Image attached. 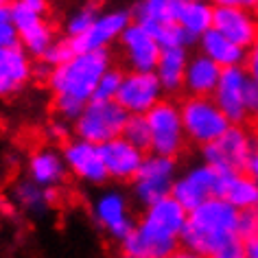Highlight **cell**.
I'll return each instance as SVG.
<instances>
[{
    "mask_svg": "<svg viewBox=\"0 0 258 258\" xmlns=\"http://www.w3.org/2000/svg\"><path fill=\"white\" fill-rule=\"evenodd\" d=\"M188 210L173 197L147 206L136 228L120 243L122 254L138 258H169L182 243Z\"/></svg>",
    "mask_w": 258,
    "mask_h": 258,
    "instance_id": "obj_1",
    "label": "cell"
},
{
    "mask_svg": "<svg viewBox=\"0 0 258 258\" xmlns=\"http://www.w3.org/2000/svg\"><path fill=\"white\" fill-rule=\"evenodd\" d=\"M241 212L221 197H212L188 212L182 243L202 258H212L225 245L241 238Z\"/></svg>",
    "mask_w": 258,
    "mask_h": 258,
    "instance_id": "obj_2",
    "label": "cell"
},
{
    "mask_svg": "<svg viewBox=\"0 0 258 258\" xmlns=\"http://www.w3.org/2000/svg\"><path fill=\"white\" fill-rule=\"evenodd\" d=\"M112 68L109 50H92V53H77L63 66L50 70L46 81L53 96H66L88 105L94 99V90L101 77Z\"/></svg>",
    "mask_w": 258,
    "mask_h": 258,
    "instance_id": "obj_3",
    "label": "cell"
},
{
    "mask_svg": "<svg viewBox=\"0 0 258 258\" xmlns=\"http://www.w3.org/2000/svg\"><path fill=\"white\" fill-rule=\"evenodd\" d=\"M258 138L245 125H232L221 138L202 149L204 162L223 175L245 173Z\"/></svg>",
    "mask_w": 258,
    "mask_h": 258,
    "instance_id": "obj_4",
    "label": "cell"
},
{
    "mask_svg": "<svg viewBox=\"0 0 258 258\" xmlns=\"http://www.w3.org/2000/svg\"><path fill=\"white\" fill-rule=\"evenodd\" d=\"M179 112H182L186 140L199 145L202 149L221 138L232 127V122L225 118L212 96H186L184 101H179Z\"/></svg>",
    "mask_w": 258,
    "mask_h": 258,
    "instance_id": "obj_5",
    "label": "cell"
},
{
    "mask_svg": "<svg viewBox=\"0 0 258 258\" xmlns=\"http://www.w3.org/2000/svg\"><path fill=\"white\" fill-rule=\"evenodd\" d=\"M127 118L129 114L116 101H90L81 116L73 122V132L75 138L103 147L122 136Z\"/></svg>",
    "mask_w": 258,
    "mask_h": 258,
    "instance_id": "obj_6",
    "label": "cell"
},
{
    "mask_svg": "<svg viewBox=\"0 0 258 258\" xmlns=\"http://www.w3.org/2000/svg\"><path fill=\"white\" fill-rule=\"evenodd\" d=\"M151 127V147L149 153L164 158H175L186 147V132L182 122L179 103L173 99H162L156 107L147 114Z\"/></svg>",
    "mask_w": 258,
    "mask_h": 258,
    "instance_id": "obj_7",
    "label": "cell"
},
{
    "mask_svg": "<svg viewBox=\"0 0 258 258\" xmlns=\"http://www.w3.org/2000/svg\"><path fill=\"white\" fill-rule=\"evenodd\" d=\"M177 175L179 173H177L175 158L147 153L138 175L132 182V195L143 208H147V206L156 204L160 199L171 197Z\"/></svg>",
    "mask_w": 258,
    "mask_h": 258,
    "instance_id": "obj_8",
    "label": "cell"
},
{
    "mask_svg": "<svg viewBox=\"0 0 258 258\" xmlns=\"http://www.w3.org/2000/svg\"><path fill=\"white\" fill-rule=\"evenodd\" d=\"M92 219L99 228L116 243H122L136 228V219L132 215V206L122 190L109 188L94 197Z\"/></svg>",
    "mask_w": 258,
    "mask_h": 258,
    "instance_id": "obj_9",
    "label": "cell"
},
{
    "mask_svg": "<svg viewBox=\"0 0 258 258\" xmlns=\"http://www.w3.org/2000/svg\"><path fill=\"white\" fill-rule=\"evenodd\" d=\"M221 182H223V173L215 171L206 162L192 164L190 169H186L184 173L177 175L171 197L182 204V208L190 212L197 206L206 204L208 199L221 195Z\"/></svg>",
    "mask_w": 258,
    "mask_h": 258,
    "instance_id": "obj_10",
    "label": "cell"
},
{
    "mask_svg": "<svg viewBox=\"0 0 258 258\" xmlns=\"http://www.w3.org/2000/svg\"><path fill=\"white\" fill-rule=\"evenodd\" d=\"M61 156L66 160L68 173L83 184L103 186L109 179L105 160H103V151L99 145L88 143V140H81V138H70L61 147Z\"/></svg>",
    "mask_w": 258,
    "mask_h": 258,
    "instance_id": "obj_11",
    "label": "cell"
},
{
    "mask_svg": "<svg viewBox=\"0 0 258 258\" xmlns=\"http://www.w3.org/2000/svg\"><path fill=\"white\" fill-rule=\"evenodd\" d=\"M162 99L164 90L160 86L156 73H129L127 70L116 103L129 116H147Z\"/></svg>",
    "mask_w": 258,
    "mask_h": 258,
    "instance_id": "obj_12",
    "label": "cell"
},
{
    "mask_svg": "<svg viewBox=\"0 0 258 258\" xmlns=\"http://www.w3.org/2000/svg\"><path fill=\"white\" fill-rule=\"evenodd\" d=\"M247 83H249V75L243 66L225 68L221 73L215 94H212L219 109L225 114V118L232 125H245L251 116V109L247 105Z\"/></svg>",
    "mask_w": 258,
    "mask_h": 258,
    "instance_id": "obj_13",
    "label": "cell"
},
{
    "mask_svg": "<svg viewBox=\"0 0 258 258\" xmlns=\"http://www.w3.org/2000/svg\"><path fill=\"white\" fill-rule=\"evenodd\" d=\"M134 22L127 9H107L96 16L94 24L86 33L70 40L75 53H92V50H107L114 42H118L127 27Z\"/></svg>",
    "mask_w": 258,
    "mask_h": 258,
    "instance_id": "obj_14",
    "label": "cell"
},
{
    "mask_svg": "<svg viewBox=\"0 0 258 258\" xmlns=\"http://www.w3.org/2000/svg\"><path fill=\"white\" fill-rule=\"evenodd\" d=\"M11 22L16 27L18 40H20V46L27 50L31 57H37L42 59L46 55V50L50 48L57 37L53 27L46 22V18L42 14H35L29 7H24L20 0H16L11 5Z\"/></svg>",
    "mask_w": 258,
    "mask_h": 258,
    "instance_id": "obj_15",
    "label": "cell"
},
{
    "mask_svg": "<svg viewBox=\"0 0 258 258\" xmlns=\"http://www.w3.org/2000/svg\"><path fill=\"white\" fill-rule=\"evenodd\" d=\"M118 46L129 73H153L160 55H162V46L158 44V40L136 22L127 27V31L118 40Z\"/></svg>",
    "mask_w": 258,
    "mask_h": 258,
    "instance_id": "obj_16",
    "label": "cell"
},
{
    "mask_svg": "<svg viewBox=\"0 0 258 258\" xmlns=\"http://www.w3.org/2000/svg\"><path fill=\"white\" fill-rule=\"evenodd\" d=\"M35 77V63L22 46L0 48V96L9 99L31 83Z\"/></svg>",
    "mask_w": 258,
    "mask_h": 258,
    "instance_id": "obj_17",
    "label": "cell"
},
{
    "mask_svg": "<svg viewBox=\"0 0 258 258\" xmlns=\"http://www.w3.org/2000/svg\"><path fill=\"white\" fill-rule=\"evenodd\" d=\"M212 29L247 50L258 40V14L234 7H215Z\"/></svg>",
    "mask_w": 258,
    "mask_h": 258,
    "instance_id": "obj_18",
    "label": "cell"
},
{
    "mask_svg": "<svg viewBox=\"0 0 258 258\" xmlns=\"http://www.w3.org/2000/svg\"><path fill=\"white\" fill-rule=\"evenodd\" d=\"M27 177L42 188H59L68 177V166L61 156V149L44 145L31 151L27 160Z\"/></svg>",
    "mask_w": 258,
    "mask_h": 258,
    "instance_id": "obj_19",
    "label": "cell"
},
{
    "mask_svg": "<svg viewBox=\"0 0 258 258\" xmlns=\"http://www.w3.org/2000/svg\"><path fill=\"white\" fill-rule=\"evenodd\" d=\"M103 160H105V169L109 179H116V182H134V177L138 175L140 166H143L147 151L134 147L129 140L125 138H114L112 143L103 145Z\"/></svg>",
    "mask_w": 258,
    "mask_h": 258,
    "instance_id": "obj_20",
    "label": "cell"
},
{
    "mask_svg": "<svg viewBox=\"0 0 258 258\" xmlns=\"http://www.w3.org/2000/svg\"><path fill=\"white\" fill-rule=\"evenodd\" d=\"M221 73L223 68H219L215 61L202 55L199 50L192 53L184 77L186 96H212L219 86V79H221Z\"/></svg>",
    "mask_w": 258,
    "mask_h": 258,
    "instance_id": "obj_21",
    "label": "cell"
},
{
    "mask_svg": "<svg viewBox=\"0 0 258 258\" xmlns=\"http://www.w3.org/2000/svg\"><path fill=\"white\" fill-rule=\"evenodd\" d=\"M199 53L206 55L208 59H212L219 68H238L245 66V57H247V50L241 48L238 44L230 42L225 35L217 33L215 29H210L206 35L199 37Z\"/></svg>",
    "mask_w": 258,
    "mask_h": 258,
    "instance_id": "obj_22",
    "label": "cell"
},
{
    "mask_svg": "<svg viewBox=\"0 0 258 258\" xmlns=\"http://www.w3.org/2000/svg\"><path fill=\"white\" fill-rule=\"evenodd\" d=\"M190 53L188 48H164L156 66V77L162 86L164 94H175L184 90L186 66H188Z\"/></svg>",
    "mask_w": 258,
    "mask_h": 258,
    "instance_id": "obj_23",
    "label": "cell"
},
{
    "mask_svg": "<svg viewBox=\"0 0 258 258\" xmlns=\"http://www.w3.org/2000/svg\"><path fill=\"white\" fill-rule=\"evenodd\" d=\"M219 197L234 206L238 212H258V182L247 173L223 175Z\"/></svg>",
    "mask_w": 258,
    "mask_h": 258,
    "instance_id": "obj_24",
    "label": "cell"
},
{
    "mask_svg": "<svg viewBox=\"0 0 258 258\" xmlns=\"http://www.w3.org/2000/svg\"><path fill=\"white\" fill-rule=\"evenodd\" d=\"M14 199L24 212L29 215H44L59 202V190L55 188H42L31 179H20L14 188Z\"/></svg>",
    "mask_w": 258,
    "mask_h": 258,
    "instance_id": "obj_25",
    "label": "cell"
},
{
    "mask_svg": "<svg viewBox=\"0 0 258 258\" xmlns=\"http://www.w3.org/2000/svg\"><path fill=\"white\" fill-rule=\"evenodd\" d=\"M212 20H215V5L212 3H188V0L179 3L175 22L192 40H199L208 33L212 29Z\"/></svg>",
    "mask_w": 258,
    "mask_h": 258,
    "instance_id": "obj_26",
    "label": "cell"
},
{
    "mask_svg": "<svg viewBox=\"0 0 258 258\" xmlns=\"http://www.w3.org/2000/svg\"><path fill=\"white\" fill-rule=\"evenodd\" d=\"M179 3L182 0H140L132 11V18L147 31H153L162 24L175 22Z\"/></svg>",
    "mask_w": 258,
    "mask_h": 258,
    "instance_id": "obj_27",
    "label": "cell"
},
{
    "mask_svg": "<svg viewBox=\"0 0 258 258\" xmlns=\"http://www.w3.org/2000/svg\"><path fill=\"white\" fill-rule=\"evenodd\" d=\"M99 14H101V9L96 3H86L79 9H75L66 20V40H75V37L83 35L94 24Z\"/></svg>",
    "mask_w": 258,
    "mask_h": 258,
    "instance_id": "obj_28",
    "label": "cell"
},
{
    "mask_svg": "<svg viewBox=\"0 0 258 258\" xmlns=\"http://www.w3.org/2000/svg\"><path fill=\"white\" fill-rule=\"evenodd\" d=\"M149 33L158 40V44L162 46V50L164 48H188L190 44L195 42L177 22L162 24V27L153 29V31H149Z\"/></svg>",
    "mask_w": 258,
    "mask_h": 258,
    "instance_id": "obj_29",
    "label": "cell"
},
{
    "mask_svg": "<svg viewBox=\"0 0 258 258\" xmlns=\"http://www.w3.org/2000/svg\"><path fill=\"white\" fill-rule=\"evenodd\" d=\"M122 138L129 140L134 147L143 151H149L151 147V127L147 116H129L125 122V129H122Z\"/></svg>",
    "mask_w": 258,
    "mask_h": 258,
    "instance_id": "obj_30",
    "label": "cell"
},
{
    "mask_svg": "<svg viewBox=\"0 0 258 258\" xmlns=\"http://www.w3.org/2000/svg\"><path fill=\"white\" fill-rule=\"evenodd\" d=\"M122 77H125V73H122L120 68L112 66L105 75L101 77L99 86H96V90H94V99L92 101H116L118 90L122 86Z\"/></svg>",
    "mask_w": 258,
    "mask_h": 258,
    "instance_id": "obj_31",
    "label": "cell"
},
{
    "mask_svg": "<svg viewBox=\"0 0 258 258\" xmlns=\"http://www.w3.org/2000/svg\"><path fill=\"white\" fill-rule=\"evenodd\" d=\"M75 48H73V44H70V40H55L53 44H50V48L46 50V55L42 57L40 61H44L46 66L50 68H57V66H63L66 61H70L75 57Z\"/></svg>",
    "mask_w": 258,
    "mask_h": 258,
    "instance_id": "obj_32",
    "label": "cell"
},
{
    "mask_svg": "<svg viewBox=\"0 0 258 258\" xmlns=\"http://www.w3.org/2000/svg\"><path fill=\"white\" fill-rule=\"evenodd\" d=\"M46 136L50 140H59V143H68V136H70V122L61 120V118H55L46 125Z\"/></svg>",
    "mask_w": 258,
    "mask_h": 258,
    "instance_id": "obj_33",
    "label": "cell"
},
{
    "mask_svg": "<svg viewBox=\"0 0 258 258\" xmlns=\"http://www.w3.org/2000/svg\"><path fill=\"white\" fill-rule=\"evenodd\" d=\"M14 46H20L14 22L11 20L0 22V48H14Z\"/></svg>",
    "mask_w": 258,
    "mask_h": 258,
    "instance_id": "obj_34",
    "label": "cell"
},
{
    "mask_svg": "<svg viewBox=\"0 0 258 258\" xmlns=\"http://www.w3.org/2000/svg\"><path fill=\"white\" fill-rule=\"evenodd\" d=\"M238 232H241L243 241L258 234V212H241V225H238Z\"/></svg>",
    "mask_w": 258,
    "mask_h": 258,
    "instance_id": "obj_35",
    "label": "cell"
},
{
    "mask_svg": "<svg viewBox=\"0 0 258 258\" xmlns=\"http://www.w3.org/2000/svg\"><path fill=\"white\" fill-rule=\"evenodd\" d=\"M245 70H247L249 79L258 83V40L247 48V57H245Z\"/></svg>",
    "mask_w": 258,
    "mask_h": 258,
    "instance_id": "obj_36",
    "label": "cell"
},
{
    "mask_svg": "<svg viewBox=\"0 0 258 258\" xmlns=\"http://www.w3.org/2000/svg\"><path fill=\"white\" fill-rule=\"evenodd\" d=\"M212 258H245L243 238H238V241H232L230 245H225V247L221 251H217Z\"/></svg>",
    "mask_w": 258,
    "mask_h": 258,
    "instance_id": "obj_37",
    "label": "cell"
},
{
    "mask_svg": "<svg viewBox=\"0 0 258 258\" xmlns=\"http://www.w3.org/2000/svg\"><path fill=\"white\" fill-rule=\"evenodd\" d=\"M215 7H234V9H247L258 14V0H212Z\"/></svg>",
    "mask_w": 258,
    "mask_h": 258,
    "instance_id": "obj_38",
    "label": "cell"
},
{
    "mask_svg": "<svg viewBox=\"0 0 258 258\" xmlns=\"http://www.w3.org/2000/svg\"><path fill=\"white\" fill-rule=\"evenodd\" d=\"M20 3L24 5V7H29L31 11H35V14H46L48 11V5L50 0H20Z\"/></svg>",
    "mask_w": 258,
    "mask_h": 258,
    "instance_id": "obj_39",
    "label": "cell"
},
{
    "mask_svg": "<svg viewBox=\"0 0 258 258\" xmlns=\"http://www.w3.org/2000/svg\"><path fill=\"white\" fill-rule=\"evenodd\" d=\"M243 245H245V258H258V234L245 238Z\"/></svg>",
    "mask_w": 258,
    "mask_h": 258,
    "instance_id": "obj_40",
    "label": "cell"
},
{
    "mask_svg": "<svg viewBox=\"0 0 258 258\" xmlns=\"http://www.w3.org/2000/svg\"><path fill=\"white\" fill-rule=\"evenodd\" d=\"M247 175H251L258 182V143H256V149H254V153H251V158H249V164H247Z\"/></svg>",
    "mask_w": 258,
    "mask_h": 258,
    "instance_id": "obj_41",
    "label": "cell"
},
{
    "mask_svg": "<svg viewBox=\"0 0 258 258\" xmlns=\"http://www.w3.org/2000/svg\"><path fill=\"white\" fill-rule=\"evenodd\" d=\"M169 258H202V256H197L195 251H190V249H186V247H179L175 254H171Z\"/></svg>",
    "mask_w": 258,
    "mask_h": 258,
    "instance_id": "obj_42",
    "label": "cell"
},
{
    "mask_svg": "<svg viewBox=\"0 0 258 258\" xmlns=\"http://www.w3.org/2000/svg\"><path fill=\"white\" fill-rule=\"evenodd\" d=\"M5 20H11V5L0 7V22H5Z\"/></svg>",
    "mask_w": 258,
    "mask_h": 258,
    "instance_id": "obj_43",
    "label": "cell"
},
{
    "mask_svg": "<svg viewBox=\"0 0 258 258\" xmlns=\"http://www.w3.org/2000/svg\"><path fill=\"white\" fill-rule=\"evenodd\" d=\"M9 3H11V0H0V7H7Z\"/></svg>",
    "mask_w": 258,
    "mask_h": 258,
    "instance_id": "obj_44",
    "label": "cell"
},
{
    "mask_svg": "<svg viewBox=\"0 0 258 258\" xmlns=\"http://www.w3.org/2000/svg\"><path fill=\"white\" fill-rule=\"evenodd\" d=\"M251 116H254V120H256V125H258V107L254 109V114H251Z\"/></svg>",
    "mask_w": 258,
    "mask_h": 258,
    "instance_id": "obj_45",
    "label": "cell"
},
{
    "mask_svg": "<svg viewBox=\"0 0 258 258\" xmlns=\"http://www.w3.org/2000/svg\"><path fill=\"white\" fill-rule=\"evenodd\" d=\"M188 3H212V0H188Z\"/></svg>",
    "mask_w": 258,
    "mask_h": 258,
    "instance_id": "obj_46",
    "label": "cell"
},
{
    "mask_svg": "<svg viewBox=\"0 0 258 258\" xmlns=\"http://www.w3.org/2000/svg\"><path fill=\"white\" fill-rule=\"evenodd\" d=\"M120 258H138V256H127V254H122Z\"/></svg>",
    "mask_w": 258,
    "mask_h": 258,
    "instance_id": "obj_47",
    "label": "cell"
},
{
    "mask_svg": "<svg viewBox=\"0 0 258 258\" xmlns=\"http://www.w3.org/2000/svg\"><path fill=\"white\" fill-rule=\"evenodd\" d=\"M14 3H16V0H14Z\"/></svg>",
    "mask_w": 258,
    "mask_h": 258,
    "instance_id": "obj_48",
    "label": "cell"
}]
</instances>
